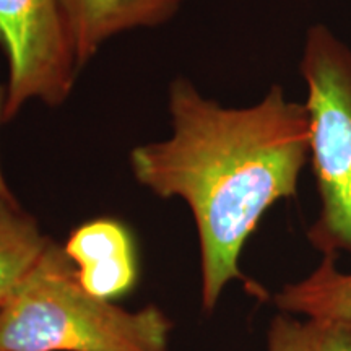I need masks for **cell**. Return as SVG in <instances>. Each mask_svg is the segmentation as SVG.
I'll return each mask as SVG.
<instances>
[{
	"mask_svg": "<svg viewBox=\"0 0 351 351\" xmlns=\"http://www.w3.org/2000/svg\"><path fill=\"white\" fill-rule=\"evenodd\" d=\"M300 72L319 195L307 241L322 256H351V47L326 23L311 25Z\"/></svg>",
	"mask_w": 351,
	"mask_h": 351,
	"instance_id": "3",
	"label": "cell"
},
{
	"mask_svg": "<svg viewBox=\"0 0 351 351\" xmlns=\"http://www.w3.org/2000/svg\"><path fill=\"white\" fill-rule=\"evenodd\" d=\"M184 0H60L80 69L109 39L169 21Z\"/></svg>",
	"mask_w": 351,
	"mask_h": 351,
	"instance_id": "6",
	"label": "cell"
},
{
	"mask_svg": "<svg viewBox=\"0 0 351 351\" xmlns=\"http://www.w3.org/2000/svg\"><path fill=\"white\" fill-rule=\"evenodd\" d=\"M0 49L8 65L5 122L33 99L67 101L82 69L60 0H0Z\"/></svg>",
	"mask_w": 351,
	"mask_h": 351,
	"instance_id": "4",
	"label": "cell"
},
{
	"mask_svg": "<svg viewBox=\"0 0 351 351\" xmlns=\"http://www.w3.org/2000/svg\"><path fill=\"white\" fill-rule=\"evenodd\" d=\"M169 114L173 134L135 147L130 168L140 186L191 210L202 307L212 313L228 285L247 282L241 254L263 215L296 197L309 163V119L280 85L252 106L225 108L184 77L169 85Z\"/></svg>",
	"mask_w": 351,
	"mask_h": 351,
	"instance_id": "1",
	"label": "cell"
},
{
	"mask_svg": "<svg viewBox=\"0 0 351 351\" xmlns=\"http://www.w3.org/2000/svg\"><path fill=\"white\" fill-rule=\"evenodd\" d=\"M171 330L160 307L127 311L88 293L54 241L0 307V351H169Z\"/></svg>",
	"mask_w": 351,
	"mask_h": 351,
	"instance_id": "2",
	"label": "cell"
},
{
	"mask_svg": "<svg viewBox=\"0 0 351 351\" xmlns=\"http://www.w3.org/2000/svg\"><path fill=\"white\" fill-rule=\"evenodd\" d=\"M271 301L280 313L330 320L351 328V271L340 270L337 257L322 256L309 275L283 285Z\"/></svg>",
	"mask_w": 351,
	"mask_h": 351,
	"instance_id": "7",
	"label": "cell"
},
{
	"mask_svg": "<svg viewBox=\"0 0 351 351\" xmlns=\"http://www.w3.org/2000/svg\"><path fill=\"white\" fill-rule=\"evenodd\" d=\"M64 249L83 288L91 295L112 301L135 287L137 256L124 223L112 218L83 223L70 234Z\"/></svg>",
	"mask_w": 351,
	"mask_h": 351,
	"instance_id": "5",
	"label": "cell"
},
{
	"mask_svg": "<svg viewBox=\"0 0 351 351\" xmlns=\"http://www.w3.org/2000/svg\"><path fill=\"white\" fill-rule=\"evenodd\" d=\"M51 243L16 199L0 195V307L19 291Z\"/></svg>",
	"mask_w": 351,
	"mask_h": 351,
	"instance_id": "8",
	"label": "cell"
},
{
	"mask_svg": "<svg viewBox=\"0 0 351 351\" xmlns=\"http://www.w3.org/2000/svg\"><path fill=\"white\" fill-rule=\"evenodd\" d=\"M267 351H351V328L330 320L278 313L269 324Z\"/></svg>",
	"mask_w": 351,
	"mask_h": 351,
	"instance_id": "9",
	"label": "cell"
},
{
	"mask_svg": "<svg viewBox=\"0 0 351 351\" xmlns=\"http://www.w3.org/2000/svg\"><path fill=\"white\" fill-rule=\"evenodd\" d=\"M5 98H7V91L5 86L0 85V124H5ZM0 195L7 197V199H15L12 194L10 187L5 181V176L2 173V165H0Z\"/></svg>",
	"mask_w": 351,
	"mask_h": 351,
	"instance_id": "10",
	"label": "cell"
}]
</instances>
